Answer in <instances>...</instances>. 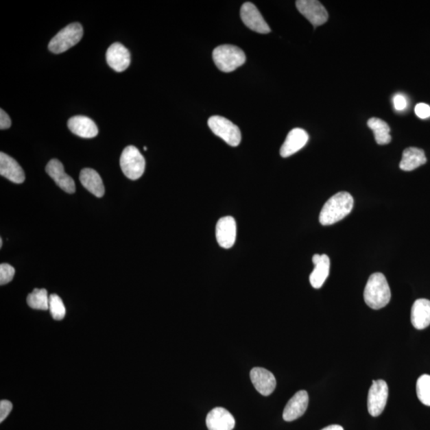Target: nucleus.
Returning a JSON list of instances; mask_svg holds the SVG:
<instances>
[{"mask_svg": "<svg viewBox=\"0 0 430 430\" xmlns=\"http://www.w3.org/2000/svg\"><path fill=\"white\" fill-rule=\"evenodd\" d=\"M353 197L348 192H339L326 202L321 210L320 222L323 226H330L344 219L352 212Z\"/></svg>", "mask_w": 430, "mask_h": 430, "instance_id": "1", "label": "nucleus"}, {"mask_svg": "<svg viewBox=\"0 0 430 430\" xmlns=\"http://www.w3.org/2000/svg\"><path fill=\"white\" fill-rule=\"evenodd\" d=\"M363 296L366 304L374 310L381 309L389 304L392 293L383 274L375 273L370 276Z\"/></svg>", "mask_w": 430, "mask_h": 430, "instance_id": "2", "label": "nucleus"}, {"mask_svg": "<svg viewBox=\"0 0 430 430\" xmlns=\"http://www.w3.org/2000/svg\"><path fill=\"white\" fill-rule=\"evenodd\" d=\"M215 65L224 73L233 72L246 62V54L241 49L233 45H222L213 51Z\"/></svg>", "mask_w": 430, "mask_h": 430, "instance_id": "3", "label": "nucleus"}, {"mask_svg": "<svg viewBox=\"0 0 430 430\" xmlns=\"http://www.w3.org/2000/svg\"><path fill=\"white\" fill-rule=\"evenodd\" d=\"M83 36V28L80 23L68 25L49 42L48 48L53 53H61L68 51L80 42Z\"/></svg>", "mask_w": 430, "mask_h": 430, "instance_id": "4", "label": "nucleus"}, {"mask_svg": "<svg viewBox=\"0 0 430 430\" xmlns=\"http://www.w3.org/2000/svg\"><path fill=\"white\" fill-rule=\"evenodd\" d=\"M120 165L125 176L132 180L140 179L145 170V160L135 146H128L121 156Z\"/></svg>", "mask_w": 430, "mask_h": 430, "instance_id": "5", "label": "nucleus"}, {"mask_svg": "<svg viewBox=\"0 0 430 430\" xmlns=\"http://www.w3.org/2000/svg\"><path fill=\"white\" fill-rule=\"evenodd\" d=\"M208 126L215 134L224 140L227 145L237 147L241 141L239 128L226 118L214 116L208 120Z\"/></svg>", "mask_w": 430, "mask_h": 430, "instance_id": "6", "label": "nucleus"}, {"mask_svg": "<svg viewBox=\"0 0 430 430\" xmlns=\"http://www.w3.org/2000/svg\"><path fill=\"white\" fill-rule=\"evenodd\" d=\"M389 388L384 380L373 381L368 392V409L372 417H378L383 412L387 405Z\"/></svg>", "mask_w": 430, "mask_h": 430, "instance_id": "7", "label": "nucleus"}, {"mask_svg": "<svg viewBox=\"0 0 430 430\" xmlns=\"http://www.w3.org/2000/svg\"><path fill=\"white\" fill-rule=\"evenodd\" d=\"M296 8L314 27H319L328 21L329 13L320 1L316 0H298Z\"/></svg>", "mask_w": 430, "mask_h": 430, "instance_id": "8", "label": "nucleus"}, {"mask_svg": "<svg viewBox=\"0 0 430 430\" xmlns=\"http://www.w3.org/2000/svg\"><path fill=\"white\" fill-rule=\"evenodd\" d=\"M241 19L246 26L259 34H269L271 29L254 3L247 2L241 8Z\"/></svg>", "mask_w": 430, "mask_h": 430, "instance_id": "9", "label": "nucleus"}, {"mask_svg": "<svg viewBox=\"0 0 430 430\" xmlns=\"http://www.w3.org/2000/svg\"><path fill=\"white\" fill-rule=\"evenodd\" d=\"M237 225L233 217H222L216 225L217 243L224 249H230L235 243Z\"/></svg>", "mask_w": 430, "mask_h": 430, "instance_id": "10", "label": "nucleus"}, {"mask_svg": "<svg viewBox=\"0 0 430 430\" xmlns=\"http://www.w3.org/2000/svg\"><path fill=\"white\" fill-rule=\"evenodd\" d=\"M106 60L108 66L116 72H123L127 70L131 63L130 51L121 43H113L108 49Z\"/></svg>", "mask_w": 430, "mask_h": 430, "instance_id": "11", "label": "nucleus"}, {"mask_svg": "<svg viewBox=\"0 0 430 430\" xmlns=\"http://www.w3.org/2000/svg\"><path fill=\"white\" fill-rule=\"evenodd\" d=\"M47 174L52 178L56 184L64 191L73 194L75 192L76 187L72 178L67 175L64 170L62 163L56 159H53L48 163L46 167Z\"/></svg>", "mask_w": 430, "mask_h": 430, "instance_id": "12", "label": "nucleus"}, {"mask_svg": "<svg viewBox=\"0 0 430 430\" xmlns=\"http://www.w3.org/2000/svg\"><path fill=\"white\" fill-rule=\"evenodd\" d=\"M309 401V394L305 390H300L296 393L285 407L283 412L285 421L293 422L302 416L307 410Z\"/></svg>", "mask_w": 430, "mask_h": 430, "instance_id": "13", "label": "nucleus"}, {"mask_svg": "<svg viewBox=\"0 0 430 430\" xmlns=\"http://www.w3.org/2000/svg\"><path fill=\"white\" fill-rule=\"evenodd\" d=\"M250 379L256 390L263 396H269L276 385L274 375L270 370L261 368L251 370Z\"/></svg>", "mask_w": 430, "mask_h": 430, "instance_id": "14", "label": "nucleus"}, {"mask_svg": "<svg viewBox=\"0 0 430 430\" xmlns=\"http://www.w3.org/2000/svg\"><path fill=\"white\" fill-rule=\"evenodd\" d=\"M309 139L307 132L302 128H294L287 136L283 145L280 147V154L283 158L289 157L299 152L306 145Z\"/></svg>", "mask_w": 430, "mask_h": 430, "instance_id": "15", "label": "nucleus"}, {"mask_svg": "<svg viewBox=\"0 0 430 430\" xmlns=\"http://www.w3.org/2000/svg\"><path fill=\"white\" fill-rule=\"evenodd\" d=\"M206 427L209 430H233L235 420L228 410L222 407H216L207 414Z\"/></svg>", "mask_w": 430, "mask_h": 430, "instance_id": "16", "label": "nucleus"}, {"mask_svg": "<svg viewBox=\"0 0 430 430\" xmlns=\"http://www.w3.org/2000/svg\"><path fill=\"white\" fill-rule=\"evenodd\" d=\"M0 175L8 180L21 184L25 181V173L18 162L6 153H0Z\"/></svg>", "mask_w": 430, "mask_h": 430, "instance_id": "17", "label": "nucleus"}, {"mask_svg": "<svg viewBox=\"0 0 430 430\" xmlns=\"http://www.w3.org/2000/svg\"><path fill=\"white\" fill-rule=\"evenodd\" d=\"M68 128L73 134L91 139L97 136L98 128L95 121L85 116H75L68 121Z\"/></svg>", "mask_w": 430, "mask_h": 430, "instance_id": "18", "label": "nucleus"}, {"mask_svg": "<svg viewBox=\"0 0 430 430\" xmlns=\"http://www.w3.org/2000/svg\"><path fill=\"white\" fill-rule=\"evenodd\" d=\"M313 263L315 268L310 275V283L314 289H320L329 276L330 259L326 254H315Z\"/></svg>", "mask_w": 430, "mask_h": 430, "instance_id": "19", "label": "nucleus"}, {"mask_svg": "<svg viewBox=\"0 0 430 430\" xmlns=\"http://www.w3.org/2000/svg\"><path fill=\"white\" fill-rule=\"evenodd\" d=\"M411 323L418 330H423L430 325V300L418 299L411 309Z\"/></svg>", "mask_w": 430, "mask_h": 430, "instance_id": "20", "label": "nucleus"}, {"mask_svg": "<svg viewBox=\"0 0 430 430\" xmlns=\"http://www.w3.org/2000/svg\"><path fill=\"white\" fill-rule=\"evenodd\" d=\"M80 181L86 190L93 195L101 198L105 195V187L100 175L91 168H84L80 173Z\"/></svg>", "mask_w": 430, "mask_h": 430, "instance_id": "21", "label": "nucleus"}, {"mask_svg": "<svg viewBox=\"0 0 430 430\" xmlns=\"http://www.w3.org/2000/svg\"><path fill=\"white\" fill-rule=\"evenodd\" d=\"M426 154L421 148L408 147L403 153V159L399 167L404 171H411L426 164Z\"/></svg>", "mask_w": 430, "mask_h": 430, "instance_id": "22", "label": "nucleus"}, {"mask_svg": "<svg viewBox=\"0 0 430 430\" xmlns=\"http://www.w3.org/2000/svg\"><path fill=\"white\" fill-rule=\"evenodd\" d=\"M368 126L374 132L375 141L379 145H388L392 141V136L390 134V128L387 122L372 117L368 121Z\"/></svg>", "mask_w": 430, "mask_h": 430, "instance_id": "23", "label": "nucleus"}, {"mask_svg": "<svg viewBox=\"0 0 430 430\" xmlns=\"http://www.w3.org/2000/svg\"><path fill=\"white\" fill-rule=\"evenodd\" d=\"M49 298L45 289H36L28 295L27 304L33 309L46 311L49 309Z\"/></svg>", "mask_w": 430, "mask_h": 430, "instance_id": "24", "label": "nucleus"}, {"mask_svg": "<svg viewBox=\"0 0 430 430\" xmlns=\"http://www.w3.org/2000/svg\"><path fill=\"white\" fill-rule=\"evenodd\" d=\"M418 398L422 404L430 407V375L423 374L417 381Z\"/></svg>", "mask_w": 430, "mask_h": 430, "instance_id": "25", "label": "nucleus"}, {"mask_svg": "<svg viewBox=\"0 0 430 430\" xmlns=\"http://www.w3.org/2000/svg\"><path fill=\"white\" fill-rule=\"evenodd\" d=\"M49 310L52 318L56 320H61L66 315V308L61 298L56 294H51L49 298Z\"/></svg>", "mask_w": 430, "mask_h": 430, "instance_id": "26", "label": "nucleus"}, {"mask_svg": "<svg viewBox=\"0 0 430 430\" xmlns=\"http://www.w3.org/2000/svg\"><path fill=\"white\" fill-rule=\"evenodd\" d=\"M16 270L9 264L0 265V285H4L12 280Z\"/></svg>", "mask_w": 430, "mask_h": 430, "instance_id": "27", "label": "nucleus"}, {"mask_svg": "<svg viewBox=\"0 0 430 430\" xmlns=\"http://www.w3.org/2000/svg\"><path fill=\"white\" fill-rule=\"evenodd\" d=\"M394 110L398 112L404 111L408 106L407 99L402 93H397L393 97Z\"/></svg>", "mask_w": 430, "mask_h": 430, "instance_id": "28", "label": "nucleus"}, {"mask_svg": "<svg viewBox=\"0 0 430 430\" xmlns=\"http://www.w3.org/2000/svg\"><path fill=\"white\" fill-rule=\"evenodd\" d=\"M415 115L421 119H427L430 117V106L427 104L419 103L414 108Z\"/></svg>", "mask_w": 430, "mask_h": 430, "instance_id": "29", "label": "nucleus"}, {"mask_svg": "<svg viewBox=\"0 0 430 430\" xmlns=\"http://www.w3.org/2000/svg\"><path fill=\"white\" fill-rule=\"evenodd\" d=\"M12 409V403L8 400H2L0 402V422H3L5 419L11 413Z\"/></svg>", "mask_w": 430, "mask_h": 430, "instance_id": "30", "label": "nucleus"}, {"mask_svg": "<svg viewBox=\"0 0 430 430\" xmlns=\"http://www.w3.org/2000/svg\"><path fill=\"white\" fill-rule=\"evenodd\" d=\"M12 126L11 118L8 115V113L3 110H0V130H8Z\"/></svg>", "mask_w": 430, "mask_h": 430, "instance_id": "31", "label": "nucleus"}, {"mask_svg": "<svg viewBox=\"0 0 430 430\" xmlns=\"http://www.w3.org/2000/svg\"><path fill=\"white\" fill-rule=\"evenodd\" d=\"M321 430H344V429L342 427L339 426V425H332V426L325 427Z\"/></svg>", "mask_w": 430, "mask_h": 430, "instance_id": "32", "label": "nucleus"}, {"mask_svg": "<svg viewBox=\"0 0 430 430\" xmlns=\"http://www.w3.org/2000/svg\"><path fill=\"white\" fill-rule=\"evenodd\" d=\"M3 246V239H0V248Z\"/></svg>", "mask_w": 430, "mask_h": 430, "instance_id": "33", "label": "nucleus"}, {"mask_svg": "<svg viewBox=\"0 0 430 430\" xmlns=\"http://www.w3.org/2000/svg\"><path fill=\"white\" fill-rule=\"evenodd\" d=\"M143 150H145V151H147V147H143Z\"/></svg>", "mask_w": 430, "mask_h": 430, "instance_id": "34", "label": "nucleus"}]
</instances>
